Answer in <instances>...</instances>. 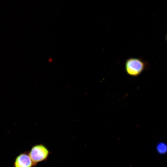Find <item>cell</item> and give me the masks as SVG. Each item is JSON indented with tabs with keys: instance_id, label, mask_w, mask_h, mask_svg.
Wrapping results in <instances>:
<instances>
[{
	"instance_id": "7a4b0ae2",
	"label": "cell",
	"mask_w": 167,
	"mask_h": 167,
	"mask_svg": "<svg viewBox=\"0 0 167 167\" xmlns=\"http://www.w3.org/2000/svg\"><path fill=\"white\" fill-rule=\"evenodd\" d=\"M145 62L141 58H130L125 63V69L129 75L137 76L139 75L146 68Z\"/></svg>"
},
{
	"instance_id": "6da1fadb",
	"label": "cell",
	"mask_w": 167,
	"mask_h": 167,
	"mask_svg": "<svg viewBox=\"0 0 167 167\" xmlns=\"http://www.w3.org/2000/svg\"><path fill=\"white\" fill-rule=\"evenodd\" d=\"M28 153L31 160L36 165L40 162L46 161L50 152L46 146L41 143L32 146Z\"/></svg>"
},
{
	"instance_id": "3957f363",
	"label": "cell",
	"mask_w": 167,
	"mask_h": 167,
	"mask_svg": "<svg viewBox=\"0 0 167 167\" xmlns=\"http://www.w3.org/2000/svg\"><path fill=\"white\" fill-rule=\"evenodd\" d=\"M13 165L14 167H35L36 165L31 160L28 151L21 152L17 155Z\"/></svg>"
},
{
	"instance_id": "5b68a950",
	"label": "cell",
	"mask_w": 167,
	"mask_h": 167,
	"mask_svg": "<svg viewBox=\"0 0 167 167\" xmlns=\"http://www.w3.org/2000/svg\"><path fill=\"white\" fill-rule=\"evenodd\" d=\"M166 40H167V34L166 36Z\"/></svg>"
},
{
	"instance_id": "277c9868",
	"label": "cell",
	"mask_w": 167,
	"mask_h": 167,
	"mask_svg": "<svg viewBox=\"0 0 167 167\" xmlns=\"http://www.w3.org/2000/svg\"><path fill=\"white\" fill-rule=\"evenodd\" d=\"M156 149L159 154H165L167 152V144L164 142L159 143L156 145Z\"/></svg>"
}]
</instances>
